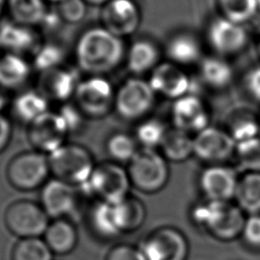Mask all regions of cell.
I'll return each instance as SVG.
<instances>
[{"label":"cell","instance_id":"f1b7e54d","mask_svg":"<svg viewBox=\"0 0 260 260\" xmlns=\"http://www.w3.org/2000/svg\"><path fill=\"white\" fill-rule=\"evenodd\" d=\"M235 203L246 215L260 213V173H243L238 182Z\"/></svg>","mask_w":260,"mask_h":260},{"label":"cell","instance_id":"74e56055","mask_svg":"<svg viewBox=\"0 0 260 260\" xmlns=\"http://www.w3.org/2000/svg\"><path fill=\"white\" fill-rule=\"evenodd\" d=\"M234 157L243 173H260V136L238 143Z\"/></svg>","mask_w":260,"mask_h":260},{"label":"cell","instance_id":"f6af8a7d","mask_svg":"<svg viewBox=\"0 0 260 260\" xmlns=\"http://www.w3.org/2000/svg\"><path fill=\"white\" fill-rule=\"evenodd\" d=\"M12 134V126L6 116L0 113V152L8 145Z\"/></svg>","mask_w":260,"mask_h":260},{"label":"cell","instance_id":"e0dca14e","mask_svg":"<svg viewBox=\"0 0 260 260\" xmlns=\"http://www.w3.org/2000/svg\"><path fill=\"white\" fill-rule=\"evenodd\" d=\"M171 121L173 127L195 135L210 125V114L206 103L191 92L173 101Z\"/></svg>","mask_w":260,"mask_h":260},{"label":"cell","instance_id":"8992f818","mask_svg":"<svg viewBox=\"0 0 260 260\" xmlns=\"http://www.w3.org/2000/svg\"><path fill=\"white\" fill-rule=\"evenodd\" d=\"M156 96L148 80L132 76L116 89L114 111L124 120L141 121L154 108Z\"/></svg>","mask_w":260,"mask_h":260},{"label":"cell","instance_id":"4316f807","mask_svg":"<svg viewBox=\"0 0 260 260\" xmlns=\"http://www.w3.org/2000/svg\"><path fill=\"white\" fill-rule=\"evenodd\" d=\"M117 224L122 234L138 230L146 217L144 203L135 195L129 194L119 202L113 203Z\"/></svg>","mask_w":260,"mask_h":260},{"label":"cell","instance_id":"60d3db41","mask_svg":"<svg viewBox=\"0 0 260 260\" xmlns=\"http://www.w3.org/2000/svg\"><path fill=\"white\" fill-rule=\"evenodd\" d=\"M241 238L246 246L260 250V213L246 216Z\"/></svg>","mask_w":260,"mask_h":260},{"label":"cell","instance_id":"ffe728a7","mask_svg":"<svg viewBox=\"0 0 260 260\" xmlns=\"http://www.w3.org/2000/svg\"><path fill=\"white\" fill-rule=\"evenodd\" d=\"M167 60L185 68L199 64L203 58L202 44L192 31L180 30L169 37L165 45Z\"/></svg>","mask_w":260,"mask_h":260},{"label":"cell","instance_id":"f907efd6","mask_svg":"<svg viewBox=\"0 0 260 260\" xmlns=\"http://www.w3.org/2000/svg\"><path fill=\"white\" fill-rule=\"evenodd\" d=\"M46 2H50V3H56V4H59L65 0H45Z\"/></svg>","mask_w":260,"mask_h":260},{"label":"cell","instance_id":"2e32d148","mask_svg":"<svg viewBox=\"0 0 260 260\" xmlns=\"http://www.w3.org/2000/svg\"><path fill=\"white\" fill-rule=\"evenodd\" d=\"M68 130L58 112L49 111L28 125L27 137L36 150L50 154L63 144Z\"/></svg>","mask_w":260,"mask_h":260},{"label":"cell","instance_id":"484cf974","mask_svg":"<svg viewBox=\"0 0 260 260\" xmlns=\"http://www.w3.org/2000/svg\"><path fill=\"white\" fill-rule=\"evenodd\" d=\"M49 102L39 89H27L19 92L13 99L11 110L18 121L29 125L50 111Z\"/></svg>","mask_w":260,"mask_h":260},{"label":"cell","instance_id":"ac0fdd59","mask_svg":"<svg viewBox=\"0 0 260 260\" xmlns=\"http://www.w3.org/2000/svg\"><path fill=\"white\" fill-rule=\"evenodd\" d=\"M77 189V187L59 179H51L42 187L41 205L50 217H65L76 208Z\"/></svg>","mask_w":260,"mask_h":260},{"label":"cell","instance_id":"c3c4849f","mask_svg":"<svg viewBox=\"0 0 260 260\" xmlns=\"http://www.w3.org/2000/svg\"><path fill=\"white\" fill-rule=\"evenodd\" d=\"M5 3H6V0H0V16L3 12V9L5 7Z\"/></svg>","mask_w":260,"mask_h":260},{"label":"cell","instance_id":"9a60e30c","mask_svg":"<svg viewBox=\"0 0 260 260\" xmlns=\"http://www.w3.org/2000/svg\"><path fill=\"white\" fill-rule=\"evenodd\" d=\"M148 82L156 95L168 100H178L192 92V80L185 68L166 60L150 73Z\"/></svg>","mask_w":260,"mask_h":260},{"label":"cell","instance_id":"7402d4cb","mask_svg":"<svg viewBox=\"0 0 260 260\" xmlns=\"http://www.w3.org/2000/svg\"><path fill=\"white\" fill-rule=\"evenodd\" d=\"M161 52L155 42L149 39H138L126 50L125 63L133 76L150 73L160 63Z\"/></svg>","mask_w":260,"mask_h":260},{"label":"cell","instance_id":"7c38bea8","mask_svg":"<svg viewBox=\"0 0 260 260\" xmlns=\"http://www.w3.org/2000/svg\"><path fill=\"white\" fill-rule=\"evenodd\" d=\"M194 156L205 166L226 164L235 156L236 142L225 128L209 125L193 136Z\"/></svg>","mask_w":260,"mask_h":260},{"label":"cell","instance_id":"d6a6232c","mask_svg":"<svg viewBox=\"0 0 260 260\" xmlns=\"http://www.w3.org/2000/svg\"><path fill=\"white\" fill-rule=\"evenodd\" d=\"M166 124L157 118H145L137 124L134 137L141 148L157 149L168 132Z\"/></svg>","mask_w":260,"mask_h":260},{"label":"cell","instance_id":"6da1fadb","mask_svg":"<svg viewBox=\"0 0 260 260\" xmlns=\"http://www.w3.org/2000/svg\"><path fill=\"white\" fill-rule=\"evenodd\" d=\"M126 48L123 39L102 25L84 29L74 46L77 68L87 75H103L116 70L125 61Z\"/></svg>","mask_w":260,"mask_h":260},{"label":"cell","instance_id":"30bf717a","mask_svg":"<svg viewBox=\"0 0 260 260\" xmlns=\"http://www.w3.org/2000/svg\"><path fill=\"white\" fill-rule=\"evenodd\" d=\"M146 260H186L189 242L177 228L164 225L151 231L140 244Z\"/></svg>","mask_w":260,"mask_h":260},{"label":"cell","instance_id":"1f68e13d","mask_svg":"<svg viewBox=\"0 0 260 260\" xmlns=\"http://www.w3.org/2000/svg\"><path fill=\"white\" fill-rule=\"evenodd\" d=\"M32 69L40 73L63 66L65 60V51L63 47L56 42L41 43L31 53Z\"/></svg>","mask_w":260,"mask_h":260},{"label":"cell","instance_id":"cb8c5ba5","mask_svg":"<svg viewBox=\"0 0 260 260\" xmlns=\"http://www.w3.org/2000/svg\"><path fill=\"white\" fill-rule=\"evenodd\" d=\"M32 66L23 55L4 53L0 57V88L8 91L23 86L31 74Z\"/></svg>","mask_w":260,"mask_h":260},{"label":"cell","instance_id":"b9f144b4","mask_svg":"<svg viewBox=\"0 0 260 260\" xmlns=\"http://www.w3.org/2000/svg\"><path fill=\"white\" fill-rule=\"evenodd\" d=\"M105 260H146V258L140 247L121 243L108 251Z\"/></svg>","mask_w":260,"mask_h":260},{"label":"cell","instance_id":"5b68a950","mask_svg":"<svg viewBox=\"0 0 260 260\" xmlns=\"http://www.w3.org/2000/svg\"><path fill=\"white\" fill-rule=\"evenodd\" d=\"M127 172L132 186L147 194L161 191L170 178L168 160L157 149L140 147L129 161Z\"/></svg>","mask_w":260,"mask_h":260},{"label":"cell","instance_id":"44dd1931","mask_svg":"<svg viewBox=\"0 0 260 260\" xmlns=\"http://www.w3.org/2000/svg\"><path fill=\"white\" fill-rule=\"evenodd\" d=\"M40 44L34 27L18 23L11 18L0 21V50L5 53L18 55L32 53Z\"/></svg>","mask_w":260,"mask_h":260},{"label":"cell","instance_id":"7a4b0ae2","mask_svg":"<svg viewBox=\"0 0 260 260\" xmlns=\"http://www.w3.org/2000/svg\"><path fill=\"white\" fill-rule=\"evenodd\" d=\"M246 214L232 201L202 199L190 209L192 222L215 240L231 242L241 238Z\"/></svg>","mask_w":260,"mask_h":260},{"label":"cell","instance_id":"7bdbcfd3","mask_svg":"<svg viewBox=\"0 0 260 260\" xmlns=\"http://www.w3.org/2000/svg\"><path fill=\"white\" fill-rule=\"evenodd\" d=\"M243 83L246 92L254 101L260 103V65L254 66L247 71Z\"/></svg>","mask_w":260,"mask_h":260},{"label":"cell","instance_id":"d6986e66","mask_svg":"<svg viewBox=\"0 0 260 260\" xmlns=\"http://www.w3.org/2000/svg\"><path fill=\"white\" fill-rule=\"evenodd\" d=\"M80 80L78 72L74 68L63 65L40 73L38 89L49 101L64 104L73 99Z\"/></svg>","mask_w":260,"mask_h":260},{"label":"cell","instance_id":"e575fe53","mask_svg":"<svg viewBox=\"0 0 260 260\" xmlns=\"http://www.w3.org/2000/svg\"><path fill=\"white\" fill-rule=\"evenodd\" d=\"M216 7L220 16L244 25L259 12L257 0H216Z\"/></svg>","mask_w":260,"mask_h":260},{"label":"cell","instance_id":"f546056e","mask_svg":"<svg viewBox=\"0 0 260 260\" xmlns=\"http://www.w3.org/2000/svg\"><path fill=\"white\" fill-rule=\"evenodd\" d=\"M88 222L100 238L110 240L122 234L116 221L113 203L95 201L88 212Z\"/></svg>","mask_w":260,"mask_h":260},{"label":"cell","instance_id":"d4e9b609","mask_svg":"<svg viewBox=\"0 0 260 260\" xmlns=\"http://www.w3.org/2000/svg\"><path fill=\"white\" fill-rule=\"evenodd\" d=\"M198 66L202 82L214 90L229 87L234 80V69L224 57L215 54L203 57Z\"/></svg>","mask_w":260,"mask_h":260},{"label":"cell","instance_id":"9c48e42d","mask_svg":"<svg viewBox=\"0 0 260 260\" xmlns=\"http://www.w3.org/2000/svg\"><path fill=\"white\" fill-rule=\"evenodd\" d=\"M4 221L8 231L19 239L41 238L50 223V216L41 204L17 200L7 206Z\"/></svg>","mask_w":260,"mask_h":260},{"label":"cell","instance_id":"5bb4252c","mask_svg":"<svg viewBox=\"0 0 260 260\" xmlns=\"http://www.w3.org/2000/svg\"><path fill=\"white\" fill-rule=\"evenodd\" d=\"M141 17L135 0H111L101 9V25L121 39L136 32Z\"/></svg>","mask_w":260,"mask_h":260},{"label":"cell","instance_id":"603a6c76","mask_svg":"<svg viewBox=\"0 0 260 260\" xmlns=\"http://www.w3.org/2000/svg\"><path fill=\"white\" fill-rule=\"evenodd\" d=\"M43 239L54 254L67 255L72 252L78 241L76 226L65 217L50 221Z\"/></svg>","mask_w":260,"mask_h":260},{"label":"cell","instance_id":"836d02e7","mask_svg":"<svg viewBox=\"0 0 260 260\" xmlns=\"http://www.w3.org/2000/svg\"><path fill=\"white\" fill-rule=\"evenodd\" d=\"M140 149L134 135L126 132H115L106 141V150L110 157L118 164L128 162Z\"/></svg>","mask_w":260,"mask_h":260},{"label":"cell","instance_id":"ee69618b","mask_svg":"<svg viewBox=\"0 0 260 260\" xmlns=\"http://www.w3.org/2000/svg\"><path fill=\"white\" fill-rule=\"evenodd\" d=\"M63 23H65V22L61 18L57 9H48L47 13L45 14V16L39 26L44 31L49 34V32H54V31H57L58 29H60V27L62 26Z\"/></svg>","mask_w":260,"mask_h":260},{"label":"cell","instance_id":"ba28073f","mask_svg":"<svg viewBox=\"0 0 260 260\" xmlns=\"http://www.w3.org/2000/svg\"><path fill=\"white\" fill-rule=\"evenodd\" d=\"M50 174L48 155L38 150L23 151L14 155L6 169L9 184L20 191L43 187Z\"/></svg>","mask_w":260,"mask_h":260},{"label":"cell","instance_id":"8d00e7d4","mask_svg":"<svg viewBox=\"0 0 260 260\" xmlns=\"http://www.w3.org/2000/svg\"><path fill=\"white\" fill-rule=\"evenodd\" d=\"M225 129L238 144L260 136V120L250 113H238L231 117Z\"/></svg>","mask_w":260,"mask_h":260},{"label":"cell","instance_id":"ab89813d","mask_svg":"<svg viewBox=\"0 0 260 260\" xmlns=\"http://www.w3.org/2000/svg\"><path fill=\"white\" fill-rule=\"evenodd\" d=\"M57 112L64 121L69 134L76 133L81 130L86 117L73 102L62 104Z\"/></svg>","mask_w":260,"mask_h":260},{"label":"cell","instance_id":"4dcf8cb0","mask_svg":"<svg viewBox=\"0 0 260 260\" xmlns=\"http://www.w3.org/2000/svg\"><path fill=\"white\" fill-rule=\"evenodd\" d=\"M9 18L27 25L39 26L48 11L45 0H6Z\"/></svg>","mask_w":260,"mask_h":260},{"label":"cell","instance_id":"7dc6e473","mask_svg":"<svg viewBox=\"0 0 260 260\" xmlns=\"http://www.w3.org/2000/svg\"><path fill=\"white\" fill-rule=\"evenodd\" d=\"M88 5H93V6H104L111 0H84Z\"/></svg>","mask_w":260,"mask_h":260},{"label":"cell","instance_id":"277c9868","mask_svg":"<svg viewBox=\"0 0 260 260\" xmlns=\"http://www.w3.org/2000/svg\"><path fill=\"white\" fill-rule=\"evenodd\" d=\"M50 172L54 178L80 187L88 181L95 164L88 149L75 143H65L48 154Z\"/></svg>","mask_w":260,"mask_h":260},{"label":"cell","instance_id":"681fc988","mask_svg":"<svg viewBox=\"0 0 260 260\" xmlns=\"http://www.w3.org/2000/svg\"><path fill=\"white\" fill-rule=\"evenodd\" d=\"M256 48H257V54L260 58V35H259V38L257 40V44H256Z\"/></svg>","mask_w":260,"mask_h":260},{"label":"cell","instance_id":"8fae6325","mask_svg":"<svg viewBox=\"0 0 260 260\" xmlns=\"http://www.w3.org/2000/svg\"><path fill=\"white\" fill-rule=\"evenodd\" d=\"M205 39L215 55L229 58L242 53L246 49L249 34L244 24L218 15L208 22Z\"/></svg>","mask_w":260,"mask_h":260},{"label":"cell","instance_id":"d590c367","mask_svg":"<svg viewBox=\"0 0 260 260\" xmlns=\"http://www.w3.org/2000/svg\"><path fill=\"white\" fill-rule=\"evenodd\" d=\"M53 254L44 239H19L12 248L11 260H53Z\"/></svg>","mask_w":260,"mask_h":260},{"label":"cell","instance_id":"83f0119b","mask_svg":"<svg viewBox=\"0 0 260 260\" xmlns=\"http://www.w3.org/2000/svg\"><path fill=\"white\" fill-rule=\"evenodd\" d=\"M192 134L181 129L171 127L159 147V152L168 161L183 162L194 155V141Z\"/></svg>","mask_w":260,"mask_h":260},{"label":"cell","instance_id":"4fadbf2b","mask_svg":"<svg viewBox=\"0 0 260 260\" xmlns=\"http://www.w3.org/2000/svg\"><path fill=\"white\" fill-rule=\"evenodd\" d=\"M239 178L238 171L228 164L208 165L199 174V190L204 199L232 201L235 198Z\"/></svg>","mask_w":260,"mask_h":260},{"label":"cell","instance_id":"52a82bcc","mask_svg":"<svg viewBox=\"0 0 260 260\" xmlns=\"http://www.w3.org/2000/svg\"><path fill=\"white\" fill-rule=\"evenodd\" d=\"M116 89L112 82L103 75H88L81 79L73 103L86 118L101 119L114 110Z\"/></svg>","mask_w":260,"mask_h":260},{"label":"cell","instance_id":"f35d334b","mask_svg":"<svg viewBox=\"0 0 260 260\" xmlns=\"http://www.w3.org/2000/svg\"><path fill=\"white\" fill-rule=\"evenodd\" d=\"M87 5L84 0H65L57 4L56 9L65 23L75 24L86 16Z\"/></svg>","mask_w":260,"mask_h":260},{"label":"cell","instance_id":"816d5d0a","mask_svg":"<svg viewBox=\"0 0 260 260\" xmlns=\"http://www.w3.org/2000/svg\"><path fill=\"white\" fill-rule=\"evenodd\" d=\"M257 4H258V10L260 11V0H257Z\"/></svg>","mask_w":260,"mask_h":260},{"label":"cell","instance_id":"bcb514c9","mask_svg":"<svg viewBox=\"0 0 260 260\" xmlns=\"http://www.w3.org/2000/svg\"><path fill=\"white\" fill-rule=\"evenodd\" d=\"M9 104V100L6 93V90L0 88V113H2V111L8 106Z\"/></svg>","mask_w":260,"mask_h":260},{"label":"cell","instance_id":"3957f363","mask_svg":"<svg viewBox=\"0 0 260 260\" xmlns=\"http://www.w3.org/2000/svg\"><path fill=\"white\" fill-rule=\"evenodd\" d=\"M132 184L126 169L115 161L95 165L87 182L78 189L95 201L116 203L130 194Z\"/></svg>","mask_w":260,"mask_h":260}]
</instances>
